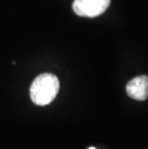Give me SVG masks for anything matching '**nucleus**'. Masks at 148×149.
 <instances>
[{
    "instance_id": "f03ea898",
    "label": "nucleus",
    "mask_w": 148,
    "mask_h": 149,
    "mask_svg": "<svg viewBox=\"0 0 148 149\" xmlns=\"http://www.w3.org/2000/svg\"><path fill=\"white\" fill-rule=\"evenodd\" d=\"M111 4V0H74L72 8L79 17H95L102 15Z\"/></svg>"
},
{
    "instance_id": "f257e3e1",
    "label": "nucleus",
    "mask_w": 148,
    "mask_h": 149,
    "mask_svg": "<svg viewBox=\"0 0 148 149\" xmlns=\"http://www.w3.org/2000/svg\"><path fill=\"white\" fill-rule=\"evenodd\" d=\"M60 82L57 76L43 73L37 76L30 87V97L38 106L48 105L57 96Z\"/></svg>"
},
{
    "instance_id": "20e7f679",
    "label": "nucleus",
    "mask_w": 148,
    "mask_h": 149,
    "mask_svg": "<svg viewBox=\"0 0 148 149\" xmlns=\"http://www.w3.org/2000/svg\"><path fill=\"white\" fill-rule=\"evenodd\" d=\"M89 149H95V148H94V147H90Z\"/></svg>"
},
{
    "instance_id": "7ed1b4c3",
    "label": "nucleus",
    "mask_w": 148,
    "mask_h": 149,
    "mask_svg": "<svg viewBox=\"0 0 148 149\" xmlns=\"http://www.w3.org/2000/svg\"><path fill=\"white\" fill-rule=\"evenodd\" d=\"M126 91L131 98L143 101L148 98V76H137L126 86Z\"/></svg>"
}]
</instances>
